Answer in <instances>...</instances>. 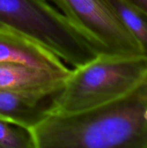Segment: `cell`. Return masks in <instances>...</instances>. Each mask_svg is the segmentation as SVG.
I'll return each instance as SVG.
<instances>
[{"mask_svg": "<svg viewBox=\"0 0 147 148\" xmlns=\"http://www.w3.org/2000/svg\"><path fill=\"white\" fill-rule=\"evenodd\" d=\"M29 131L35 148H147V75L112 101L74 114H49Z\"/></svg>", "mask_w": 147, "mask_h": 148, "instance_id": "obj_1", "label": "cell"}, {"mask_svg": "<svg viewBox=\"0 0 147 148\" xmlns=\"http://www.w3.org/2000/svg\"><path fill=\"white\" fill-rule=\"evenodd\" d=\"M146 75L144 54L100 53L71 69L62 88L50 98L49 114L69 115L97 108L127 93Z\"/></svg>", "mask_w": 147, "mask_h": 148, "instance_id": "obj_2", "label": "cell"}, {"mask_svg": "<svg viewBox=\"0 0 147 148\" xmlns=\"http://www.w3.org/2000/svg\"><path fill=\"white\" fill-rule=\"evenodd\" d=\"M0 26L33 39L73 69L100 54L48 0H0Z\"/></svg>", "mask_w": 147, "mask_h": 148, "instance_id": "obj_3", "label": "cell"}, {"mask_svg": "<svg viewBox=\"0 0 147 148\" xmlns=\"http://www.w3.org/2000/svg\"><path fill=\"white\" fill-rule=\"evenodd\" d=\"M78 29L100 53L143 54L137 40L106 0H48Z\"/></svg>", "mask_w": 147, "mask_h": 148, "instance_id": "obj_4", "label": "cell"}, {"mask_svg": "<svg viewBox=\"0 0 147 148\" xmlns=\"http://www.w3.org/2000/svg\"><path fill=\"white\" fill-rule=\"evenodd\" d=\"M0 62L23 64L66 75L72 69L44 46L23 34L3 26H0Z\"/></svg>", "mask_w": 147, "mask_h": 148, "instance_id": "obj_5", "label": "cell"}, {"mask_svg": "<svg viewBox=\"0 0 147 148\" xmlns=\"http://www.w3.org/2000/svg\"><path fill=\"white\" fill-rule=\"evenodd\" d=\"M66 75L23 64L0 62V90L50 98L63 86Z\"/></svg>", "mask_w": 147, "mask_h": 148, "instance_id": "obj_6", "label": "cell"}, {"mask_svg": "<svg viewBox=\"0 0 147 148\" xmlns=\"http://www.w3.org/2000/svg\"><path fill=\"white\" fill-rule=\"evenodd\" d=\"M50 98L0 90V120L29 130L49 114Z\"/></svg>", "mask_w": 147, "mask_h": 148, "instance_id": "obj_7", "label": "cell"}, {"mask_svg": "<svg viewBox=\"0 0 147 148\" xmlns=\"http://www.w3.org/2000/svg\"><path fill=\"white\" fill-rule=\"evenodd\" d=\"M115 16L147 56V15L127 0H106Z\"/></svg>", "mask_w": 147, "mask_h": 148, "instance_id": "obj_8", "label": "cell"}, {"mask_svg": "<svg viewBox=\"0 0 147 148\" xmlns=\"http://www.w3.org/2000/svg\"><path fill=\"white\" fill-rule=\"evenodd\" d=\"M0 148H35L29 130L0 120Z\"/></svg>", "mask_w": 147, "mask_h": 148, "instance_id": "obj_9", "label": "cell"}, {"mask_svg": "<svg viewBox=\"0 0 147 148\" xmlns=\"http://www.w3.org/2000/svg\"><path fill=\"white\" fill-rule=\"evenodd\" d=\"M147 15V0H127Z\"/></svg>", "mask_w": 147, "mask_h": 148, "instance_id": "obj_10", "label": "cell"}]
</instances>
